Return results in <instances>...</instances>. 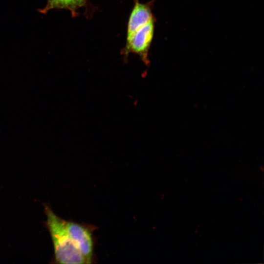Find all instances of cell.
I'll list each match as a JSON object with an SVG mask.
<instances>
[{"label":"cell","instance_id":"obj_3","mask_svg":"<svg viewBox=\"0 0 264 264\" xmlns=\"http://www.w3.org/2000/svg\"><path fill=\"white\" fill-rule=\"evenodd\" d=\"M68 233L84 258L86 264L94 260L93 231L96 227L84 223L66 221Z\"/></svg>","mask_w":264,"mask_h":264},{"label":"cell","instance_id":"obj_1","mask_svg":"<svg viewBox=\"0 0 264 264\" xmlns=\"http://www.w3.org/2000/svg\"><path fill=\"white\" fill-rule=\"evenodd\" d=\"M134 5L130 15L126 43L121 54L127 60L131 53L139 56L146 65L149 64V50L154 31V19L152 12L151 3H143L133 0Z\"/></svg>","mask_w":264,"mask_h":264},{"label":"cell","instance_id":"obj_2","mask_svg":"<svg viewBox=\"0 0 264 264\" xmlns=\"http://www.w3.org/2000/svg\"><path fill=\"white\" fill-rule=\"evenodd\" d=\"M47 225L54 249L55 260L59 264H86L82 255L67 231L66 220L56 215L48 207L45 208Z\"/></svg>","mask_w":264,"mask_h":264},{"label":"cell","instance_id":"obj_4","mask_svg":"<svg viewBox=\"0 0 264 264\" xmlns=\"http://www.w3.org/2000/svg\"><path fill=\"white\" fill-rule=\"evenodd\" d=\"M87 0H47L45 6L38 11L42 14H46L48 11L54 9H65L70 11L73 17L78 14L79 8L84 7Z\"/></svg>","mask_w":264,"mask_h":264}]
</instances>
